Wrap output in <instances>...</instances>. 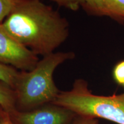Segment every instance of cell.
Listing matches in <instances>:
<instances>
[{
  "label": "cell",
  "instance_id": "30bf717a",
  "mask_svg": "<svg viewBox=\"0 0 124 124\" xmlns=\"http://www.w3.org/2000/svg\"><path fill=\"white\" fill-rule=\"evenodd\" d=\"M60 7H64L69 10L76 11L81 7L82 0H51Z\"/></svg>",
  "mask_w": 124,
  "mask_h": 124
},
{
  "label": "cell",
  "instance_id": "7a4b0ae2",
  "mask_svg": "<svg viewBox=\"0 0 124 124\" xmlns=\"http://www.w3.org/2000/svg\"><path fill=\"white\" fill-rule=\"evenodd\" d=\"M74 58L73 52H53L43 56L32 70L19 72L13 89L17 104L30 108L52 103L60 93L54 80V72Z\"/></svg>",
  "mask_w": 124,
  "mask_h": 124
},
{
  "label": "cell",
  "instance_id": "8992f818",
  "mask_svg": "<svg viewBox=\"0 0 124 124\" xmlns=\"http://www.w3.org/2000/svg\"><path fill=\"white\" fill-rule=\"evenodd\" d=\"M81 7L89 15L124 22V0H82Z\"/></svg>",
  "mask_w": 124,
  "mask_h": 124
},
{
  "label": "cell",
  "instance_id": "5bb4252c",
  "mask_svg": "<svg viewBox=\"0 0 124 124\" xmlns=\"http://www.w3.org/2000/svg\"><path fill=\"white\" fill-rule=\"evenodd\" d=\"M4 111H5L4 110V109L2 108V107L0 106V121H1V117H2V114H3V113H4Z\"/></svg>",
  "mask_w": 124,
  "mask_h": 124
},
{
  "label": "cell",
  "instance_id": "8fae6325",
  "mask_svg": "<svg viewBox=\"0 0 124 124\" xmlns=\"http://www.w3.org/2000/svg\"><path fill=\"white\" fill-rule=\"evenodd\" d=\"M114 79L118 84L124 85V60L121 61L114 66L113 71Z\"/></svg>",
  "mask_w": 124,
  "mask_h": 124
},
{
  "label": "cell",
  "instance_id": "3957f363",
  "mask_svg": "<svg viewBox=\"0 0 124 124\" xmlns=\"http://www.w3.org/2000/svg\"><path fill=\"white\" fill-rule=\"evenodd\" d=\"M51 104L77 116L124 124V93L109 96L94 94L89 90L87 82L82 79L75 80L70 90L60 91Z\"/></svg>",
  "mask_w": 124,
  "mask_h": 124
},
{
  "label": "cell",
  "instance_id": "ba28073f",
  "mask_svg": "<svg viewBox=\"0 0 124 124\" xmlns=\"http://www.w3.org/2000/svg\"><path fill=\"white\" fill-rule=\"evenodd\" d=\"M19 71L13 67L0 63V81L14 89ZM14 90V89H13Z\"/></svg>",
  "mask_w": 124,
  "mask_h": 124
},
{
  "label": "cell",
  "instance_id": "52a82bcc",
  "mask_svg": "<svg viewBox=\"0 0 124 124\" xmlns=\"http://www.w3.org/2000/svg\"><path fill=\"white\" fill-rule=\"evenodd\" d=\"M0 106L4 110L12 116L17 111L16 97L13 89L0 81Z\"/></svg>",
  "mask_w": 124,
  "mask_h": 124
},
{
  "label": "cell",
  "instance_id": "277c9868",
  "mask_svg": "<svg viewBox=\"0 0 124 124\" xmlns=\"http://www.w3.org/2000/svg\"><path fill=\"white\" fill-rule=\"evenodd\" d=\"M39 60L38 56L18 42L0 24V63L21 70H32Z\"/></svg>",
  "mask_w": 124,
  "mask_h": 124
},
{
  "label": "cell",
  "instance_id": "9a60e30c",
  "mask_svg": "<svg viewBox=\"0 0 124 124\" xmlns=\"http://www.w3.org/2000/svg\"></svg>",
  "mask_w": 124,
  "mask_h": 124
},
{
  "label": "cell",
  "instance_id": "5b68a950",
  "mask_svg": "<svg viewBox=\"0 0 124 124\" xmlns=\"http://www.w3.org/2000/svg\"><path fill=\"white\" fill-rule=\"evenodd\" d=\"M76 116L69 110L54 105L30 111L17 110L10 117L13 122L19 124H67Z\"/></svg>",
  "mask_w": 124,
  "mask_h": 124
},
{
  "label": "cell",
  "instance_id": "6da1fadb",
  "mask_svg": "<svg viewBox=\"0 0 124 124\" xmlns=\"http://www.w3.org/2000/svg\"><path fill=\"white\" fill-rule=\"evenodd\" d=\"M1 24L18 42L43 56L54 52L69 35L67 20L40 0H15Z\"/></svg>",
  "mask_w": 124,
  "mask_h": 124
},
{
  "label": "cell",
  "instance_id": "9c48e42d",
  "mask_svg": "<svg viewBox=\"0 0 124 124\" xmlns=\"http://www.w3.org/2000/svg\"><path fill=\"white\" fill-rule=\"evenodd\" d=\"M15 3V0H0V24L12 11Z\"/></svg>",
  "mask_w": 124,
  "mask_h": 124
},
{
  "label": "cell",
  "instance_id": "7c38bea8",
  "mask_svg": "<svg viewBox=\"0 0 124 124\" xmlns=\"http://www.w3.org/2000/svg\"><path fill=\"white\" fill-rule=\"evenodd\" d=\"M72 124H99L97 119L94 118L76 116Z\"/></svg>",
  "mask_w": 124,
  "mask_h": 124
},
{
  "label": "cell",
  "instance_id": "4fadbf2b",
  "mask_svg": "<svg viewBox=\"0 0 124 124\" xmlns=\"http://www.w3.org/2000/svg\"><path fill=\"white\" fill-rule=\"evenodd\" d=\"M0 124H15V122L13 121L11 117L8 113L5 111L3 113L2 117H1V121H0Z\"/></svg>",
  "mask_w": 124,
  "mask_h": 124
}]
</instances>
